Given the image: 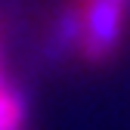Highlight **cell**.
Instances as JSON below:
<instances>
[{
	"instance_id": "7a4b0ae2",
	"label": "cell",
	"mask_w": 130,
	"mask_h": 130,
	"mask_svg": "<svg viewBox=\"0 0 130 130\" xmlns=\"http://www.w3.org/2000/svg\"><path fill=\"white\" fill-rule=\"evenodd\" d=\"M0 130H25V99L3 80V62H0Z\"/></svg>"
},
{
	"instance_id": "6da1fadb",
	"label": "cell",
	"mask_w": 130,
	"mask_h": 130,
	"mask_svg": "<svg viewBox=\"0 0 130 130\" xmlns=\"http://www.w3.org/2000/svg\"><path fill=\"white\" fill-rule=\"evenodd\" d=\"M130 0H74L59 22L62 40L77 46L87 62H105L124 37Z\"/></svg>"
}]
</instances>
